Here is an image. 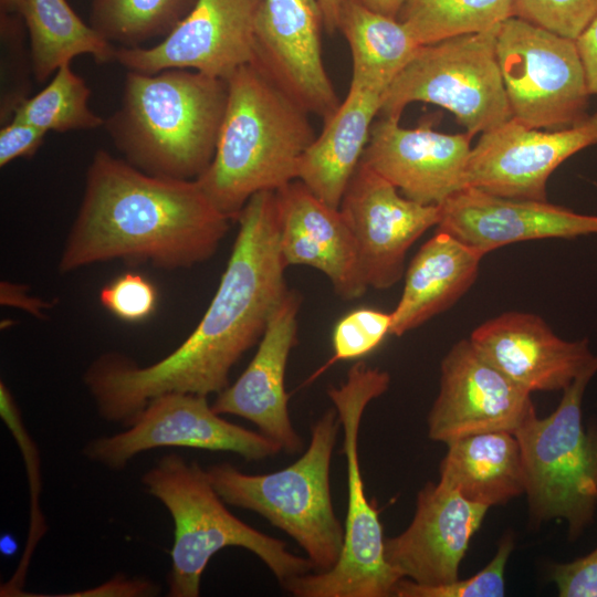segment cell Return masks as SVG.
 <instances>
[{
	"instance_id": "cell-1",
	"label": "cell",
	"mask_w": 597,
	"mask_h": 597,
	"mask_svg": "<svg viewBox=\"0 0 597 597\" xmlns=\"http://www.w3.org/2000/svg\"><path fill=\"white\" fill-rule=\"evenodd\" d=\"M239 229L219 286L189 336L147 366L105 353L83 381L106 421H129L154 398L168 392L220 394L232 367L260 342L289 289L279 242L275 192L253 195L237 218Z\"/></svg>"
},
{
	"instance_id": "cell-2",
	"label": "cell",
	"mask_w": 597,
	"mask_h": 597,
	"mask_svg": "<svg viewBox=\"0 0 597 597\" xmlns=\"http://www.w3.org/2000/svg\"><path fill=\"white\" fill-rule=\"evenodd\" d=\"M230 219L197 180L148 175L97 150L57 262L61 274L112 260L171 271L209 260Z\"/></svg>"
},
{
	"instance_id": "cell-3",
	"label": "cell",
	"mask_w": 597,
	"mask_h": 597,
	"mask_svg": "<svg viewBox=\"0 0 597 597\" xmlns=\"http://www.w3.org/2000/svg\"><path fill=\"white\" fill-rule=\"evenodd\" d=\"M228 103L216 153L197 182L213 206L237 220L249 199L296 179L315 139L310 113L255 63L227 80Z\"/></svg>"
},
{
	"instance_id": "cell-4",
	"label": "cell",
	"mask_w": 597,
	"mask_h": 597,
	"mask_svg": "<svg viewBox=\"0 0 597 597\" xmlns=\"http://www.w3.org/2000/svg\"><path fill=\"white\" fill-rule=\"evenodd\" d=\"M227 103L222 78L185 69L127 71L119 107L104 128L135 168L197 180L213 159Z\"/></svg>"
},
{
	"instance_id": "cell-5",
	"label": "cell",
	"mask_w": 597,
	"mask_h": 597,
	"mask_svg": "<svg viewBox=\"0 0 597 597\" xmlns=\"http://www.w3.org/2000/svg\"><path fill=\"white\" fill-rule=\"evenodd\" d=\"M142 482L165 505L175 525L168 596H199L210 558L230 546L256 555L282 586L314 570L307 557L290 552L283 541L233 515L199 463L169 453L143 474Z\"/></svg>"
},
{
	"instance_id": "cell-6",
	"label": "cell",
	"mask_w": 597,
	"mask_h": 597,
	"mask_svg": "<svg viewBox=\"0 0 597 597\" xmlns=\"http://www.w3.org/2000/svg\"><path fill=\"white\" fill-rule=\"evenodd\" d=\"M341 422L327 409L311 427L305 452L275 472L248 474L230 463L207 469L213 488L230 505L253 511L292 537L317 573L338 561L344 527L331 494L329 471Z\"/></svg>"
},
{
	"instance_id": "cell-7",
	"label": "cell",
	"mask_w": 597,
	"mask_h": 597,
	"mask_svg": "<svg viewBox=\"0 0 597 597\" xmlns=\"http://www.w3.org/2000/svg\"><path fill=\"white\" fill-rule=\"evenodd\" d=\"M389 384L386 370L359 360L350 366L343 383L327 389L344 436L347 512L343 547L331 569L296 576L283 585L295 597H388L394 596L401 579L386 561L379 512L367 499L358 451L364 411Z\"/></svg>"
},
{
	"instance_id": "cell-8",
	"label": "cell",
	"mask_w": 597,
	"mask_h": 597,
	"mask_svg": "<svg viewBox=\"0 0 597 597\" xmlns=\"http://www.w3.org/2000/svg\"><path fill=\"white\" fill-rule=\"evenodd\" d=\"M597 356L566 387L546 418L532 415L514 433L522 452L528 512L534 522H567L575 541L597 510V422H583V398Z\"/></svg>"
},
{
	"instance_id": "cell-9",
	"label": "cell",
	"mask_w": 597,
	"mask_h": 597,
	"mask_svg": "<svg viewBox=\"0 0 597 597\" xmlns=\"http://www.w3.org/2000/svg\"><path fill=\"white\" fill-rule=\"evenodd\" d=\"M498 28L421 45L384 94L380 116L399 119L407 105L430 103L451 112L471 138L510 119Z\"/></svg>"
},
{
	"instance_id": "cell-10",
	"label": "cell",
	"mask_w": 597,
	"mask_h": 597,
	"mask_svg": "<svg viewBox=\"0 0 597 597\" xmlns=\"http://www.w3.org/2000/svg\"><path fill=\"white\" fill-rule=\"evenodd\" d=\"M495 52L512 117L521 124L554 130L588 117L576 40L511 17L499 24Z\"/></svg>"
},
{
	"instance_id": "cell-11",
	"label": "cell",
	"mask_w": 597,
	"mask_h": 597,
	"mask_svg": "<svg viewBox=\"0 0 597 597\" xmlns=\"http://www.w3.org/2000/svg\"><path fill=\"white\" fill-rule=\"evenodd\" d=\"M125 431L90 441L84 455L109 470H123L137 454L159 447L232 452L261 461L282 451L261 432L234 425L217 413L207 396L168 392L151 399Z\"/></svg>"
},
{
	"instance_id": "cell-12",
	"label": "cell",
	"mask_w": 597,
	"mask_h": 597,
	"mask_svg": "<svg viewBox=\"0 0 597 597\" xmlns=\"http://www.w3.org/2000/svg\"><path fill=\"white\" fill-rule=\"evenodd\" d=\"M263 0H196L190 11L150 48H117L128 71L185 69L227 80L254 61L255 22Z\"/></svg>"
},
{
	"instance_id": "cell-13",
	"label": "cell",
	"mask_w": 597,
	"mask_h": 597,
	"mask_svg": "<svg viewBox=\"0 0 597 597\" xmlns=\"http://www.w3.org/2000/svg\"><path fill=\"white\" fill-rule=\"evenodd\" d=\"M339 210L352 231L364 282L375 290H388L404 277L410 247L440 218L439 206L406 198L362 160Z\"/></svg>"
},
{
	"instance_id": "cell-14",
	"label": "cell",
	"mask_w": 597,
	"mask_h": 597,
	"mask_svg": "<svg viewBox=\"0 0 597 597\" xmlns=\"http://www.w3.org/2000/svg\"><path fill=\"white\" fill-rule=\"evenodd\" d=\"M534 413L531 392L493 366L469 338L461 339L441 360L428 436L447 444L471 434H514Z\"/></svg>"
},
{
	"instance_id": "cell-15",
	"label": "cell",
	"mask_w": 597,
	"mask_h": 597,
	"mask_svg": "<svg viewBox=\"0 0 597 597\" xmlns=\"http://www.w3.org/2000/svg\"><path fill=\"white\" fill-rule=\"evenodd\" d=\"M597 144V113L563 129L542 132L511 117L482 133L471 149L467 185L511 199L547 201V180L577 151Z\"/></svg>"
},
{
	"instance_id": "cell-16",
	"label": "cell",
	"mask_w": 597,
	"mask_h": 597,
	"mask_svg": "<svg viewBox=\"0 0 597 597\" xmlns=\"http://www.w3.org/2000/svg\"><path fill=\"white\" fill-rule=\"evenodd\" d=\"M322 28L317 0H263L255 22L253 63L324 122L341 101L323 62Z\"/></svg>"
},
{
	"instance_id": "cell-17",
	"label": "cell",
	"mask_w": 597,
	"mask_h": 597,
	"mask_svg": "<svg viewBox=\"0 0 597 597\" xmlns=\"http://www.w3.org/2000/svg\"><path fill=\"white\" fill-rule=\"evenodd\" d=\"M471 137L429 127L405 128L399 119L374 122L362 161L392 184L406 198L442 205L468 187Z\"/></svg>"
},
{
	"instance_id": "cell-18",
	"label": "cell",
	"mask_w": 597,
	"mask_h": 597,
	"mask_svg": "<svg viewBox=\"0 0 597 597\" xmlns=\"http://www.w3.org/2000/svg\"><path fill=\"white\" fill-rule=\"evenodd\" d=\"M488 510L440 482H428L418 492L408 527L385 538L387 563L400 578L421 585L457 580L461 561Z\"/></svg>"
},
{
	"instance_id": "cell-19",
	"label": "cell",
	"mask_w": 597,
	"mask_h": 597,
	"mask_svg": "<svg viewBox=\"0 0 597 597\" xmlns=\"http://www.w3.org/2000/svg\"><path fill=\"white\" fill-rule=\"evenodd\" d=\"M437 231L447 232L485 255L511 243L597 234V216L548 201L499 197L465 187L439 206Z\"/></svg>"
},
{
	"instance_id": "cell-20",
	"label": "cell",
	"mask_w": 597,
	"mask_h": 597,
	"mask_svg": "<svg viewBox=\"0 0 597 597\" xmlns=\"http://www.w3.org/2000/svg\"><path fill=\"white\" fill-rule=\"evenodd\" d=\"M301 302L297 291H287L248 367L211 405L219 415H234L253 422L290 454L303 449V439L290 418L284 385L289 356L297 343Z\"/></svg>"
},
{
	"instance_id": "cell-21",
	"label": "cell",
	"mask_w": 597,
	"mask_h": 597,
	"mask_svg": "<svg viewBox=\"0 0 597 597\" xmlns=\"http://www.w3.org/2000/svg\"><path fill=\"white\" fill-rule=\"evenodd\" d=\"M469 339L493 366L530 391L564 390L593 362L588 341H566L533 313L511 311L473 329Z\"/></svg>"
},
{
	"instance_id": "cell-22",
	"label": "cell",
	"mask_w": 597,
	"mask_h": 597,
	"mask_svg": "<svg viewBox=\"0 0 597 597\" xmlns=\"http://www.w3.org/2000/svg\"><path fill=\"white\" fill-rule=\"evenodd\" d=\"M274 192L285 265L321 271L342 300L362 297L368 287L360 273L352 231L339 208L322 201L297 179Z\"/></svg>"
},
{
	"instance_id": "cell-23",
	"label": "cell",
	"mask_w": 597,
	"mask_h": 597,
	"mask_svg": "<svg viewBox=\"0 0 597 597\" xmlns=\"http://www.w3.org/2000/svg\"><path fill=\"white\" fill-rule=\"evenodd\" d=\"M385 93L380 87L350 81L345 100L324 121L321 134L298 163L296 179L333 208H339L362 160Z\"/></svg>"
},
{
	"instance_id": "cell-24",
	"label": "cell",
	"mask_w": 597,
	"mask_h": 597,
	"mask_svg": "<svg viewBox=\"0 0 597 597\" xmlns=\"http://www.w3.org/2000/svg\"><path fill=\"white\" fill-rule=\"evenodd\" d=\"M484 256L436 230L405 271L404 290L391 312L390 334L401 336L454 305L475 282Z\"/></svg>"
},
{
	"instance_id": "cell-25",
	"label": "cell",
	"mask_w": 597,
	"mask_h": 597,
	"mask_svg": "<svg viewBox=\"0 0 597 597\" xmlns=\"http://www.w3.org/2000/svg\"><path fill=\"white\" fill-rule=\"evenodd\" d=\"M447 446L439 482L468 501L491 507L525 494L524 463L513 433L471 434Z\"/></svg>"
},
{
	"instance_id": "cell-26",
	"label": "cell",
	"mask_w": 597,
	"mask_h": 597,
	"mask_svg": "<svg viewBox=\"0 0 597 597\" xmlns=\"http://www.w3.org/2000/svg\"><path fill=\"white\" fill-rule=\"evenodd\" d=\"M20 14L29 33L31 71L40 84L78 55H91L100 64L116 61L117 48L66 0H25Z\"/></svg>"
},
{
	"instance_id": "cell-27",
	"label": "cell",
	"mask_w": 597,
	"mask_h": 597,
	"mask_svg": "<svg viewBox=\"0 0 597 597\" xmlns=\"http://www.w3.org/2000/svg\"><path fill=\"white\" fill-rule=\"evenodd\" d=\"M338 30L352 54L350 81L385 91L421 46L398 19L371 11L357 0H345Z\"/></svg>"
},
{
	"instance_id": "cell-28",
	"label": "cell",
	"mask_w": 597,
	"mask_h": 597,
	"mask_svg": "<svg viewBox=\"0 0 597 597\" xmlns=\"http://www.w3.org/2000/svg\"><path fill=\"white\" fill-rule=\"evenodd\" d=\"M91 90L71 63L63 64L35 95L1 107V117L29 123L44 132L66 133L104 127L105 119L88 106ZM4 122V123H6Z\"/></svg>"
},
{
	"instance_id": "cell-29",
	"label": "cell",
	"mask_w": 597,
	"mask_h": 597,
	"mask_svg": "<svg viewBox=\"0 0 597 597\" xmlns=\"http://www.w3.org/2000/svg\"><path fill=\"white\" fill-rule=\"evenodd\" d=\"M513 0H405L397 19L420 45L479 33L512 17Z\"/></svg>"
},
{
	"instance_id": "cell-30",
	"label": "cell",
	"mask_w": 597,
	"mask_h": 597,
	"mask_svg": "<svg viewBox=\"0 0 597 597\" xmlns=\"http://www.w3.org/2000/svg\"><path fill=\"white\" fill-rule=\"evenodd\" d=\"M196 0H92L90 24L119 48H138L165 38Z\"/></svg>"
},
{
	"instance_id": "cell-31",
	"label": "cell",
	"mask_w": 597,
	"mask_h": 597,
	"mask_svg": "<svg viewBox=\"0 0 597 597\" xmlns=\"http://www.w3.org/2000/svg\"><path fill=\"white\" fill-rule=\"evenodd\" d=\"M514 547L512 534L501 540L491 562L473 576L444 585H421L401 578L394 590L397 597H502L505 594L504 573Z\"/></svg>"
},
{
	"instance_id": "cell-32",
	"label": "cell",
	"mask_w": 597,
	"mask_h": 597,
	"mask_svg": "<svg viewBox=\"0 0 597 597\" xmlns=\"http://www.w3.org/2000/svg\"><path fill=\"white\" fill-rule=\"evenodd\" d=\"M390 328L391 312L360 307L347 313L334 326L333 356L323 369L338 360L358 359L371 353L390 334Z\"/></svg>"
},
{
	"instance_id": "cell-33",
	"label": "cell",
	"mask_w": 597,
	"mask_h": 597,
	"mask_svg": "<svg viewBox=\"0 0 597 597\" xmlns=\"http://www.w3.org/2000/svg\"><path fill=\"white\" fill-rule=\"evenodd\" d=\"M512 17L577 40L597 19V0H513Z\"/></svg>"
},
{
	"instance_id": "cell-34",
	"label": "cell",
	"mask_w": 597,
	"mask_h": 597,
	"mask_svg": "<svg viewBox=\"0 0 597 597\" xmlns=\"http://www.w3.org/2000/svg\"><path fill=\"white\" fill-rule=\"evenodd\" d=\"M98 298L102 306L121 321L139 323L156 311L158 291L147 277L127 272L104 285Z\"/></svg>"
},
{
	"instance_id": "cell-35",
	"label": "cell",
	"mask_w": 597,
	"mask_h": 597,
	"mask_svg": "<svg viewBox=\"0 0 597 597\" xmlns=\"http://www.w3.org/2000/svg\"><path fill=\"white\" fill-rule=\"evenodd\" d=\"M559 597H597V547L589 554L552 567Z\"/></svg>"
},
{
	"instance_id": "cell-36",
	"label": "cell",
	"mask_w": 597,
	"mask_h": 597,
	"mask_svg": "<svg viewBox=\"0 0 597 597\" xmlns=\"http://www.w3.org/2000/svg\"><path fill=\"white\" fill-rule=\"evenodd\" d=\"M45 134L22 121L6 122L0 129V167L18 158H31L42 146Z\"/></svg>"
},
{
	"instance_id": "cell-37",
	"label": "cell",
	"mask_w": 597,
	"mask_h": 597,
	"mask_svg": "<svg viewBox=\"0 0 597 597\" xmlns=\"http://www.w3.org/2000/svg\"><path fill=\"white\" fill-rule=\"evenodd\" d=\"M157 591L156 585L146 579H132L121 575L108 583L67 596H153Z\"/></svg>"
},
{
	"instance_id": "cell-38",
	"label": "cell",
	"mask_w": 597,
	"mask_h": 597,
	"mask_svg": "<svg viewBox=\"0 0 597 597\" xmlns=\"http://www.w3.org/2000/svg\"><path fill=\"white\" fill-rule=\"evenodd\" d=\"M0 302L2 305L23 310L36 318H43L45 312L52 307L50 302L29 295L24 285L9 281L0 283Z\"/></svg>"
},
{
	"instance_id": "cell-39",
	"label": "cell",
	"mask_w": 597,
	"mask_h": 597,
	"mask_svg": "<svg viewBox=\"0 0 597 597\" xmlns=\"http://www.w3.org/2000/svg\"><path fill=\"white\" fill-rule=\"evenodd\" d=\"M589 94H597V19L576 40Z\"/></svg>"
},
{
	"instance_id": "cell-40",
	"label": "cell",
	"mask_w": 597,
	"mask_h": 597,
	"mask_svg": "<svg viewBox=\"0 0 597 597\" xmlns=\"http://www.w3.org/2000/svg\"><path fill=\"white\" fill-rule=\"evenodd\" d=\"M322 13L324 29L327 33H334L338 30L341 10L345 0H317Z\"/></svg>"
},
{
	"instance_id": "cell-41",
	"label": "cell",
	"mask_w": 597,
	"mask_h": 597,
	"mask_svg": "<svg viewBox=\"0 0 597 597\" xmlns=\"http://www.w3.org/2000/svg\"><path fill=\"white\" fill-rule=\"evenodd\" d=\"M357 1L371 11L397 19L405 0H357Z\"/></svg>"
},
{
	"instance_id": "cell-42",
	"label": "cell",
	"mask_w": 597,
	"mask_h": 597,
	"mask_svg": "<svg viewBox=\"0 0 597 597\" xmlns=\"http://www.w3.org/2000/svg\"><path fill=\"white\" fill-rule=\"evenodd\" d=\"M25 0H0L2 13H21Z\"/></svg>"
}]
</instances>
